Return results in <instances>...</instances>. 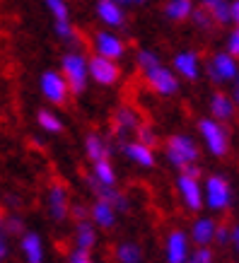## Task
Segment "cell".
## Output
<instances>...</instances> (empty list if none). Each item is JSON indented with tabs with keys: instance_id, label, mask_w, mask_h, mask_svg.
Segmentation results:
<instances>
[{
	"instance_id": "6da1fadb",
	"label": "cell",
	"mask_w": 239,
	"mask_h": 263,
	"mask_svg": "<svg viewBox=\"0 0 239 263\" xmlns=\"http://www.w3.org/2000/svg\"><path fill=\"white\" fill-rule=\"evenodd\" d=\"M164 155H167V160L181 172V169L189 167V164H198L200 147L191 136L176 133V136L167 138V143H164Z\"/></svg>"
},
{
	"instance_id": "7a4b0ae2",
	"label": "cell",
	"mask_w": 239,
	"mask_h": 263,
	"mask_svg": "<svg viewBox=\"0 0 239 263\" xmlns=\"http://www.w3.org/2000/svg\"><path fill=\"white\" fill-rule=\"evenodd\" d=\"M234 191L227 176L223 174H210L203 186V205H208L213 213H225L232 208Z\"/></svg>"
},
{
	"instance_id": "3957f363",
	"label": "cell",
	"mask_w": 239,
	"mask_h": 263,
	"mask_svg": "<svg viewBox=\"0 0 239 263\" xmlns=\"http://www.w3.org/2000/svg\"><path fill=\"white\" fill-rule=\"evenodd\" d=\"M198 133L213 157L223 160V157L230 155V130H227L225 123L210 119V116L208 119H198Z\"/></svg>"
},
{
	"instance_id": "277c9868",
	"label": "cell",
	"mask_w": 239,
	"mask_h": 263,
	"mask_svg": "<svg viewBox=\"0 0 239 263\" xmlns=\"http://www.w3.org/2000/svg\"><path fill=\"white\" fill-rule=\"evenodd\" d=\"M72 95H82L87 87V61L82 53H68L63 56V75H61Z\"/></svg>"
},
{
	"instance_id": "5b68a950",
	"label": "cell",
	"mask_w": 239,
	"mask_h": 263,
	"mask_svg": "<svg viewBox=\"0 0 239 263\" xmlns=\"http://www.w3.org/2000/svg\"><path fill=\"white\" fill-rule=\"evenodd\" d=\"M206 72H208V78H210V82L227 85V82H232L239 75V61H234L225 51H217V53H213L206 61Z\"/></svg>"
},
{
	"instance_id": "8992f818",
	"label": "cell",
	"mask_w": 239,
	"mask_h": 263,
	"mask_svg": "<svg viewBox=\"0 0 239 263\" xmlns=\"http://www.w3.org/2000/svg\"><path fill=\"white\" fill-rule=\"evenodd\" d=\"M145 78H148L150 89H155V92L162 97H172L179 92V78L174 75V70L164 68L162 63H159L157 68H152V70L145 72Z\"/></svg>"
},
{
	"instance_id": "52a82bcc",
	"label": "cell",
	"mask_w": 239,
	"mask_h": 263,
	"mask_svg": "<svg viewBox=\"0 0 239 263\" xmlns=\"http://www.w3.org/2000/svg\"><path fill=\"white\" fill-rule=\"evenodd\" d=\"M176 189H179V196H181L183 205L189 208L191 213L203 210V186H200V179L179 174V179H176Z\"/></svg>"
},
{
	"instance_id": "ba28073f",
	"label": "cell",
	"mask_w": 239,
	"mask_h": 263,
	"mask_svg": "<svg viewBox=\"0 0 239 263\" xmlns=\"http://www.w3.org/2000/svg\"><path fill=\"white\" fill-rule=\"evenodd\" d=\"M87 75L92 80L99 82V85H116L121 78V70L114 61H106V58L95 53V56L87 61Z\"/></svg>"
},
{
	"instance_id": "9c48e42d",
	"label": "cell",
	"mask_w": 239,
	"mask_h": 263,
	"mask_svg": "<svg viewBox=\"0 0 239 263\" xmlns=\"http://www.w3.org/2000/svg\"><path fill=\"white\" fill-rule=\"evenodd\" d=\"M164 254H167V263H186L189 261V234L181 230H172L164 241Z\"/></svg>"
},
{
	"instance_id": "30bf717a",
	"label": "cell",
	"mask_w": 239,
	"mask_h": 263,
	"mask_svg": "<svg viewBox=\"0 0 239 263\" xmlns=\"http://www.w3.org/2000/svg\"><path fill=\"white\" fill-rule=\"evenodd\" d=\"M208 106H210V119L220 121V123H230V121L237 119V106L230 99V95L223 92V89H215L210 95V104Z\"/></svg>"
},
{
	"instance_id": "8fae6325",
	"label": "cell",
	"mask_w": 239,
	"mask_h": 263,
	"mask_svg": "<svg viewBox=\"0 0 239 263\" xmlns=\"http://www.w3.org/2000/svg\"><path fill=\"white\" fill-rule=\"evenodd\" d=\"M41 92H44V97H46L48 102L58 104V106H63L65 99H68V85L53 70H46L41 75Z\"/></svg>"
},
{
	"instance_id": "7c38bea8",
	"label": "cell",
	"mask_w": 239,
	"mask_h": 263,
	"mask_svg": "<svg viewBox=\"0 0 239 263\" xmlns=\"http://www.w3.org/2000/svg\"><path fill=\"white\" fill-rule=\"evenodd\" d=\"M172 63H174V72L176 75H181L183 80L189 82H196L200 75V58L196 51H179L174 58H172Z\"/></svg>"
},
{
	"instance_id": "4fadbf2b",
	"label": "cell",
	"mask_w": 239,
	"mask_h": 263,
	"mask_svg": "<svg viewBox=\"0 0 239 263\" xmlns=\"http://www.w3.org/2000/svg\"><path fill=\"white\" fill-rule=\"evenodd\" d=\"M48 210H51V217L56 222H63L68 217V210H70V200H68V189L63 183H53L51 191H48Z\"/></svg>"
},
{
	"instance_id": "5bb4252c",
	"label": "cell",
	"mask_w": 239,
	"mask_h": 263,
	"mask_svg": "<svg viewBox=\"0 0 239 263\" xmlns=\"http://www.w3.org/2000/svg\"><path fill=\"white\" fill-rule=\"evenodd\" d=\"M95 48H97V56L106 58V61H112V58H121L123 56V41L119 36H114L109 32H97L95 34Z\"/></svg>"
},
{
	"instance_id": "9a60e30c",
	"label": "cell",
	"mask_w": 239,
	"mask_h": 263,
	"mask_svg": "<svg viewBox=\"0 0 239 263\" xmlns=\"http://www.w3.org/2000/svg\"><path fill=\"white\" fill-rule=\"evenodd\" d=\"M215 227H217V222L213 217H198V220L191 224L189 239H191L196 247H210L213 239H215Z\"/></svg>"
},
{
	"instance_id": "2e32d148",
	"label": "cell",
	"mask_w": 239,
	"mask_h": 263,
	"mask_svg": "<svg viewBox=\"0 0 239 263\" xmlns=\"http://www.w3.org/2000/svg\"><path fill=\"white\" fill-rule=\"evenodd\" d=\"M97 15L102 17L106 24H112V27H123V24H126L123 10H121V5H116L114 0H99V3H97Z\"/></svg>"
},
{
	"instance_id": "e0dca14e",
	"label": "cell",
	"mask_w": 239,
	"mask_h": 263,
	"mask_svg": "<svg viewBox=\"0 0 239 263\" xmlns=\"http://www.w3.org/2000/svg\"><path fill=\"white\" fill-rule=\"evenodd\" d=\"M121 152L140 167H155V150H150V147H145L140 143H126Z\"/></svg>"
},
{
	"instance_id": "ac0fdd59",
	"label": "cell",
	"mask_w": 239,
	"mask_h": 263,
	"mask_svg": "<svg viewBox=\"0 0 239 263\" xmlns=\"http://www.w3.org/2000/svg\"><path fill=\"white\" fill-rule=\"evenodd\" d=\"M198 5L210 12V17L215 20L217 27H225V24H232L230 20V0H200Z\"/></svg>"
},
{
	"instance_id": "d6986e66",
	"label": "cell",
	"mask_w": 239,
	"mask_h": 263,
	"mask_svg": "<svg viewBox=\"0 0 239 263\" xmlns=\"http://www.w3.org/2000/svg\"><path fill=\"white\" fill-rule=\"evenodd\" d=\"M85 152H87V157L92 162H97V160H109V152H112V147H109V143H106L102 136L89 133V136L85 138Z\"/></svg>"
},
{
	"instance_id": "ffe728a7",
	"label": "cell",
	"mask_w": 239,
	"mask_h": 263,
	"mask_svg": "<svg viewBox=\"0 0 239 263\" xmlns=\"http://www.w3.org/2000/svg\"><path fill=\"white\" fill-rule=\"evenodd\" d=\"M162 10H164V15H167L172 22H186V20L191 17L193 0H167Z\"/></svg>"
},
{
	"instance_id": "44dd1931",
	"label": "cell",
	"mask_w": 239,
	"mask_h": 263,
	"mask_svg": "<svg viewBox=\"0 0 239 263\" xmlns=\"http://www.w3.org/2000/svg\"><path fill=\"white\" fill-rule=\"evenodd\" d=\"M89 217H92L99 227H104V230L114 227V222H116V213H114V208L109 205V203H104V200H97L95 205L89 208Z\"/></svg>"
},
{
	"instance_id": "7402d4cb",
	"label": "cell",
	"mask_w": 239,
	"mask_h": 263,
	"mask_svg": "<svg viewBox=\"0 0 239 263\" xmlns=\"http://www.w3.org/2000/svg\"><path fill=\"white\" fill-rule=\"evenodd\" d=\"M189 20H191L193 27H196L198 32H203V34H215V32H217L215 20L210 17V12H208L203 5H193L191 17H189Z\"/></svg>"
},
{
	"instance_id": "603a6c76",
	"label": "cell",
	"mask_w": 239,
	"mask_h": 263,
	"mask_svg": "<svg viewBox=\"0 0 239 263\" xmlns=\"http://www.w3.org/2000/svg\"><path fill=\"white\" fill-rule=\"evenodd\" d=\"M97 241V232L95 227H92V222L89 220H85V222H78V230H75V247L80 249V251H87L95 247Z\"/></svg>"
},
{
	"instance_id": "cb8c5ba5",
	"label": "cell",
	"mask_w": 239,
	"mask_h": 263,
	"mask_svg": "<svg viewBox=\"0 0 239 263\" xmlns=\"http://www.w3.org/2000/svg\"><path fill=\"white\" fill-rule=\"evenodd\" d=\"M22 251H24V256H27V263H41V258H44V249H41L39 234L27 232V234L22 237Z\"/></svg>"
},
{
	"instance_id": "d4e9b609",
	"label": "cell",
	"mask_w": 239,
	"mask_h": 263,
	"mask_svg": "<svg viewBox=\"0 0 239 263\" xmlns=\"http://www.w3.org/2000/svg\"><path fill=\"white\" fill-rule=\"evenodd\" d=\"M116 256H119L121 263H140L143 261V249L138 247V244H121L119 249H116Z\"/></svg>"
},
{
	"instance_id": "484cf974",
	"label": "cell",
	"mask_w": 239,
	"mask_h": 263,
	"mask_svg": "<svg viewBox=\"0 0 239 263\" xmlns=\"http://www.w3.org/2000/svg\"><path fill=\"white\" fill-rule=\"evenodd\" d=\"M92 174H95L102 183H106V186H114V183H116V174H114V167L109 160H97Z\"/></svg>"
},
{
	"instance_id": "4316f807",
	"label": "cell",
	"mask_w": 239,
	"mask_h": 263,
	"mask_svg": "<svg viewBox=\"0 0 239 263\" xmlns=\"http://www.w3.org/2000/svg\"><path fill=\"white\" fill-rule=\"evenodd\" d=\"M36 121H39V126L44 128V130H48V133H61V130H63L61 119H58V116H53L51 111H46V109H39Z\"/></svg>"
},
{
	"instance_id": "83f0119b",
	"label": "cell",
	"mask_w": 239,
	"mask_h": 263,
	"mask_svg": "<svg viewBox=\"0 0 239 263\" xmlns=\"http://www.w3.org/2000/svg\"><path fill=\"white\" fill-rule=\"evenodd\" d=\"M136 143L145 145V147H150V150H155L157 147V136H155V130H152L148 123H140V126L136 128Z\"/></svg>"
},
{
	"instance_id": "f1b7e54d",
	"label": "cell",
	"mask_w": 239,
	"mask_h": 263,
	"mask_svg": "<svg viewBox=\"0 0 239 263\" xmlns=\"http://www.w3.org/2000/svg\"><path fill=\"white\" fill-rule=\"evenodd\" d=\"M225 53H230L234 61H239V27H232V32L225 39Z\"/></svg>"
},
{
	"instance_id": "f546056e",
	"label": "cell",
	"mask_w": 239,
	"mask_h": 263,
	"mask_svg": "<svg viewBox=\"0 0 239 263\" xmlns=\"http://www.w3.org/2000/svg\"><path fill=\"white\" fill-rule=\"evenodd\" d=\"M3 230H5V234H8V237H17V234H22V232H24L22 217H15V215L3 217Z\"/></svg>"
},
{
	"instance_id": "4dcf8cb0",
	"label": "cell",
	"mask_w": 239,
	"mask_h": 263,
	"mask_svg": "<svg viewBox=\"0 0 239 263\" xmlns=\"http://www.w3.org/2000/svg\"><path fill=\"white\" fill-rule=\"evenodd\" d=\"M186 263H215V254L210 247H198L193 254H189Z\"/></svg>"
},
{
	"instance_id": "1f68e13d",
	"label": "cell",
	"mask_w": 239,
	"mask_h": 263,
	"mask_svg": "<svg viewBox=\"0 0 239 263\" xmlns=\"http://www.w3.org/2000/svg\"><path fill=\"white\" fill-rule=\"evenodd\" d=\"M138 65H140L143 72H148V70H152V68L159 65V56L152 53V51H138Z\"/></svg>"
},
{
	"instance_id": "d6a6232c",
	"label": "cell",
	"mask_w": 239,
	"mask_h": 263,
	"mask_svg": "<svg viewBox=\"0 0 239 263\" xmlns=\"http://www.w3.org/2000/svg\"><path fill=\"white\" fill-rule=\"evenodd\" d=\"M44 3L51 10V15L56 17V22H65L68 20V5H65L63 0H44Z\"/></svg>"
},
{
	"instance_id": "836d02e7",
	"label": "cell",
	"mask_w": 239,
	"mask_h": 263,
	"mask_svg": "<svg viewBox=\"0 0 239 263\" xmlns=\"http://www.w3.org/2000/svg\"><path fill=\"white\" fill-rule=\"evenodd\" d=\"M56 34L63 41H75V36H78V32L70 27V22H68V20H65V22H56Z\"/></svg>"
},
{
	"instance_id": "e575fe53",
	"label": "cell",
	"mask_w": 239,
	"mask_h": 263,
	"mask_svg": "<svg viewBox=\"0 0 239 263\" xmlns=\"http://www.w3.org/2000/svg\"><path fill=\"white\" fill-rule=\"evenodd\" d=\"M217 244V247H227L230 244V224H220L217 222V227H215V239H213Z\"/></svg>"
},
{
	"instance_id": "d590c367",
	"label": "cell",
	"mask_w": 239,
	"mask_h": 263,
	"mask_svg": "<svg viewBox=\"0 0 239 263\" xmlns=\"http://www.w3.org/2000/svg\"><path fill=\"white\" fill-rule=\"evenodd\" d=\"M68 215L75 217V222H85V220H89V208L80 205V203H75V205L68 210Z\"/></svg>"
},
{
	"instance_id": "8d00e7d4",
	"label": "cell",
	"mask_w": 239,
	"mask_h": 263,
	"mask_svg": "<svg viewBox=\"0 0 239 263\" xmlns=\"http://www.w3.org/2000/svg\"><path fill=\"white\" fill-rule=\"evenodd\" d=\"M8 256V234L3 230V217H0V261H5Z\"/></svg>"
},
{
	"instance_id": "74e56055",
	"label": "cell",
	"mask_w": 239,
	"mask_h": 263,
	"mask_svg": "<svg viewBox=\"0 0 239 263\" xmlns=\"http://www.w3.org/2000/svg\"><path fill=\"white\" fill-rule=\"evenodd\" d=\"M70 263H92V258H89L87 251H80V249H75V254L70 256Z\"/></svg>"
},
{
	"instance_id": "f35d334b",
	"label": "cell",
	"mask_w": 239,
	"mask_h": 263,
	"mask_svg": "<svg viewBox=\"0 0 239 263\" xmlns=\"http://www.w3.org/2000/svg\"><path fill=\"white\" fill-rule=\"evenodd\" d=\"M230 20L234 27H239V0H230Z\"/></svg>"
},
{
	"instance_id": "ab89813d",
	"label": "cell",
	"mask_w": 239,
	"mask_h": 263,
	"mask_svg": "<svg viewBox=\"0 0 239 263\" xmlns=\"http://www.w3.org/2000/svg\"><path fill=\"white\" fill-rule=\"evenodd\" d=\"M230 85H232L230 99H232V102H234V106H237V109H239V75H237V78H234V80L230 82Z\"/></svg>"
},
{
	"instance_id": "60d3db41",
	"label": "cell",
	"mask_w": 239,
	"mask_h": 263,
	"mask_svg": "<svg viewBox=\"0 0 239 263\" xmlns=\"http://www.w3.org/2000/svg\"><path fill=\"white\" fill-rule=\"evenodd\" d=\"M230 244L234 249H239V222L237 224H230Z\"/></svg>"
},
{
	"instance_id": "b9f144b4",
	"label": "cell",
	"mask_w": 239,
	"mask_h": 263,
	"mask_svg": "<svg viewBox=\"0 0 239 263\" xmlns=\"http://www.w3.org/2000/svg\"><path fill=\"white\" fill-rule=\"evenodd\" d=\"M116 5H145L148 0H114Z\"/></svg>"
},
{
	"instance_id": "7bdbcfd3",
	"label": "cell",
	"mask_w": 239,
	"mask_h": 263,
	"mask_svg": "<svg viewBox=\"0 0 239 263\" xmlns=\"http://www.w3.org/2000/svg\"><path fill=\"white\" fill-rule=\"evenodd\" d=\"M237 254H239V249H237Z\"/></svg>"
}]
</instances>
